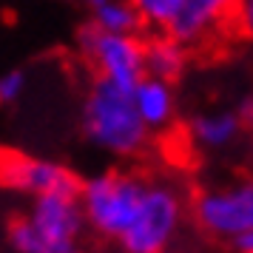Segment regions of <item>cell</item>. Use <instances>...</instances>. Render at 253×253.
I'll return each mask as SVG.
<instances>
[{"label": "cell", "mask_w": 253, "mask_h": 253, "mask_svg": "<svg viewBox=\"0 0 253 253\" xmlns=\"http://www.w3.org/2000/svg\"><path fill=\"white\" fill-rule=\"evenodd\" d=\"M80 126L94 148L117 160H134L151 145V131L142 126L131 91L97 77L83 97Z\"/></svg>", "instance_id": "cell-1"}, {"label": "cell", "mask_w": 253, "mask_h": 253, "mask_svg": "<svg viewBox=\"0 0 253 253\" xmlns=\"http://www.w3.org/2000/svg\"><path fill=\"white\" fill-rule=\"evenodd\" d=\"M85 230L80 194H46L9 222V245L17 253H83Z\"/></svg>", "instance_id": "cell-2"}, {"label": "cell", "mask_w": 253, "mask_h": 253, "mask_svg": "<svg viewBox=\"0 0 253 253\" xmlns=\"http://www.w3.org/2000/svg\"><path fill=\"white\" fill-rule=\"evenodd\" d=\"M148 179L151 173L131 171V168H111V171L83 179L80 211L85 219V228L103 239L120 242L131 219L137 216Z\"/></svg>", "instance_id": "cell-3"}, {"label": "cell", "mask_w": 253, "mask_h": 253, "mask_svg": "<svg viewBox=\"0 0 253 253\" xmlns=\"http://www.w3.org/2000/svg\"><path fill=\"white\" fill-rule=\"evenodd\" d=\"M188 219V199L182 188L165 176H151L137 216L120 236L123 253H168L176 245Z\"/></svg>", "instance_id": "cell-4"}, {"label": "cell", "mask_w": 253, "mask_h": 253, "mask_svg": "<svg viewBox=\"0 0 253 253\" xmlns=\"http://www.w3.org/2000/svg\"><path fill=\"white\" fill-rule=\"evenodd\" d=\"M188 216L213 242L230 245L245 236L253 230V173H236L196 188L188 199Z\"/></svg>", "instance_id": "cell-5"}, {"label": "cell", "mask_w": 253, "mask_h": 253, "mask_svg": "<svg viewBox=\"0 0 253 253\" xmlns=\"http://www.w3.org/2000/svg\"><path fill=\"white\" fill-rule=\"evenodd\" d=\"M77 48L91 66L94 77L134 91L145 77V37L142 35H108L94 23H83L77 32Z\"/></svg>", "instance_id": "cell-6"}, {"label": "cell", "mask_w": 253, "mask_h": 253, "mask_svg": "<svg viewBox=\"0 0 253 253\" xmlns=\"http://www.w3.org/2000/svg\"><path fill=\"white\" fill-rule=\"evenodd\" d=\"M0 185L29 194L35 199V196L46 194H80L83 179L63 162L3 151L0 154Z\"/></svg>", "instance_id": "cell-7"}, {"label": "cell", "mask_w": 253, "mask_h": 253, "mask_svg": "<svg viewBox=\"0 0 253 253\" xmlns=\"http://www.w3.org/2000/svg\"><path fill=\"white\" fill-rule=\"evenodd\" d=\"M236 12L239 0H182L165 35H171L188 51L205 48L228 35V29H236Z\"/></svg>", "instance_id": "cell-8"}, {"label": "cell", "mask_w": 253, "mask_h": 253, "mask_svg": "<svg viewBox=\"0 0 253 253\" xmlns=\"http://www.w3.org/2000/svg\"><path fill=\"white\" fill-rule=\"evenodd\" d=\"M248 128L242 126L236 108H211L199 111L188 120V139L196 151L205 154H225L233 145H239Z\"/></svg>", "instance_id": "cell-9"}, {"label": "cell", "mask_w": 253, "mask_h": 253, "mask_svg": "<svg viewBox=\"0 0 253 253\" xmlns=\"http://www.w3.org/2000/svg\"><path fill=\"white\" fill-rule=\"evenodd\" d=\"M134 108H137L142 126L154 134H162L173 126L176 120V91H173L171 83L157 80V77H142L134 85Z\"/></svg>", "instance_id": "cell-10"}, {"label": "cell", "mask_w": 253, "mask_h": 253, "mask_svg": "<svg viewBox=\"0 0 253 253\" xmlns=\"http://www.w3.org/2000/svg\"><path fill=\"white\" fill-rule=\"evenodd\" d=\"M188 57L191 51L165 32L145 37V77H157L173 85L188 69Z\"/></svg>", "instance_id": "cell-11"}, {"label": "cell", "mask_w": 253, "mask_h": 253, "mask_svg": "<svg viewBox=\"0 0 253 253\" xmlns=\"http://www.w3.org/2000/svg\"><path fill=\"white\" fill-rule=\"evenodd\" d=\"M100 32L108 35H142V20H139L137 9L128 0H105L103 6H97L91 12V20Z\"/></svg>", "instance_id": "cell-12"}, {"label": "cell", "mask_w": 253, "mask_h": 253, "mask_svg": "<svg viewBox=\"0 0 253 253\" xmlns=\"http://www.w3.org/2000/svg\"><path fill=\"white\" fill-rule=\"evenodd\" d=\"M134 9H137L139 20H142V29L157 35V32H168L171 20L176 17L182 0H128Z\"/></svg>", "instance_id": "cell-13"}, {"label": "cell", "mask_w": 253, "mask_h": 253, "mask_svg": "<svg viewBox=\"0 0 253 253\" xmlns=\"http://www.w3.org/2000/svg\"><path fill=\"white\" fill-rule=\"evenodd\" d=\"M29 88V74L23 69H9L0 74V105H14Z\"/></svg>", "instance_id": "cell-14"}, {"label": "cell", "mask_w": 253, "mask_h": 253, "mask_svg": "<svg viewBox=\"0 0 253 253\" xmlns=\"http://www.w3.org/2000/svg\"><path fill=\"white\" fill-rule=\"evenodd\" d=\"M236 29H239V35L253 46V0H239V12H236Z\"/></svg>", "instance_id": "cell-15"}, {"label": "cell", "mask_w": 253, "mask_h": 253, "mask_svg": "<svg viewBox=\"0 0 253 253\" xmlns=\"http://www.w3.org/2000/svg\"><path fill=\"white\" fill-rule=\"evenodd\" d=\"M236 114H239L242 126L248 128V131H253V94H248V97H242V100H239Z\"/></svg>", "instance_id": "cell-16"}, {"label": "cell", "mask_w": 253, "mask_h": 253, "mask_svg": "<svg viewBox=\"0 0 253 253\" xmlns=\"http://www.w3.org/2000/svg\"><path fill=\"white\" fill-rule=\"evenodd\" d=\"M230 248H233V253H253V230H248L236 242H230Z\"/></svg>", "instance_id": "cell-17"}, {"label": "cell", "mask_w": 253, "mask_h": 253, "mask_svg": "<svg viewBox=\"0 0 253 253\" xmlns=\"http://www.w3.org/2000/svg\"><path fill=\"white\" fill-rule=\"evenodd\" d=\"M74 3H80V6H85V9H88V12H94L97 6H103L105 0H74Z\"/></svg>", "instance_id": "cell-18"}]
</instances>
